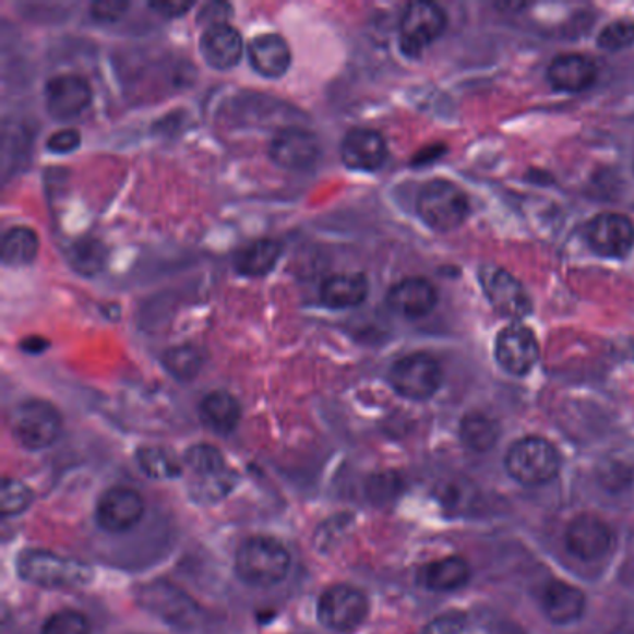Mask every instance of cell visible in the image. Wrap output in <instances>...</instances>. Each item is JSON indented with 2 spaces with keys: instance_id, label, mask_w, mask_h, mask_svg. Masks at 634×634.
Here are the masks:
<instances>
[{
  "instance_id": "6da1fadb",
  "label": "cell",
  "mask_w": 634,
  "mask_h": 634,
  "mask_svg": "<svg viewBox=\"0 0 634 634\" xmlns=\"http://www.w3.org/2000/svg\"><path fill=\"white\" fill-rule=\"evenodd\" d=\"M17 573L26 583L49 590L81 588L94 578V570L88 564L45 549L23 551L17 559Z\"/></svg>"
},
{
  "instance_id": "7a4b0ae2",
  "label": "cell",
  "mask_w": 634,
  "mask_h": 634,
  "mask_svg": "<svg viewBox=\"0 0 634 634\" xmlns=\"http://www.w3.org/2000/svg\"><path fill=\"white\" fill-rule=\"evenodd\" d=\"M235 570L246 584L271 588L283 583L290 570V554L268 536H253L239 547Z\"/></svg>"
},
{
  "instance_id": "3957f363",
  "label": "cell",
  "mask_w": 634,
  "mask_h": 634,
  "mask_svg": "<svg viewBox=\"0 0 634 634\" xmlns=\"http://www.w3.org/2000/svg\"><path fill=\"white\" fill-rule=\"evenodd\" d=\"M417 214L433 231H454L469 216V198L458 184L432 179L417 195Z\"/></svg>"
},
{
  "instance_id": "277c9868",
  "label": "cell",
  "mask_w": 634,
  "mask_h": 634,
  "mask_svg": "<svg viewBox=\"0 0 634 634\" xmlns=\"http://www.w3.org/2000/svg\"><path fill=\"white\" fill-rule=\"evenodd\" d=\"M506 471L510 477L525 486H540L553 480L560 471V456L543 438H523L510 446L506 454Z\"/></svg>"
},
{
  "instance_id": "5b68a950",
  "label": "cell",
  "mask_w": 634,
  "mask_h": 634,
  "mask_svg": "<svg viewBox=\"0 0 634 634\" xmlns=\"http://www.w3.org/2000/svg\"><path fill=\"white\" fill-rule=\"evenodd\" d=\"M12 432L21 445L31 451H41L55 445L62 433V415L47 400L28 398L12 411Z\"/></svg>"
},
{
  "instance_id": "8992f818",
  "label": "cell",
  "mask_w": 634,
  "mask_h": 634,
  "mask_svg": "<svg viewBox=\"0 0 634 634\" xmlns=\"http://www.w3.org/2000/svg\"><path fill=\"white\" fill-rule=\"evenodd\" d=\"M446 13L440 4L417 0L404 8L398 25V44L400 51L408 58L421 57L424 49L440 39L445 32Z\"/></svg>"
},
{
  "instance_id": "52a82bcc",
  "label": "cell",
  "mask_w": 634,
  "mask_h": 634,
  "mask_svg": "<svg viewBox=\"0 0 634 634\" xmlns=\"http://www.w3.org/2000/svg\"><path fill=\"white\" fill-rule=\"evenodd\" d=\"M443 371L430 354L415 352L398 359L390 371L391 387L398 395L422 403L440 391Z\"/></svg>"
},
{
  "instance_id": "ba28073f",
  "label": "cell",
  "mask_w": 634,
  "mask_h": 634,
  "mask_svg": "<svg viewBox=\"0 0 634 634\" xmlns=\"http://www.w3.org/2000/svg\"><path fill=\"white\" fill-rule=\"evenodd\" d=\"M483 295L491 308L503 319L522 321L533 313V300L523 283L503 266L486 264L478 272Z\"/></svg>"
},
{
  "instance_id": "9c48e42d",
  "label": "cell",
  "mask_w": 634,
  "mask_h": 634,
  "mask_svg": "<svg viewBox=\"0 0 634 634\" xmlns=\"http://www.w3.org/2000/svg\"><path fill=\"white\" fill-rule=\"evenodd\" d=\"M316 614L324 627L335 633H352L369 615V599L358 588L339 584L322 594Z\"/></svg>"
},
{
  "instance_id": "30bf717a",
  "label": "cell",
  "mask_w": 634,
  "mask_h": 634,
  "mask_svg": "<svg viewBox=\"0 0 634 634\" xmlns=\"http://www.w3.org/2000/svg\"><path fill=\"white\" fill-rule=\"evenodd\" d=\"M139 603L147 612L158 615L163 622L170 623L174 627H192L200 614L194 599H190L184 591L166 581L142 586V590L139 591Z\"/></svg>"
},
{
  "instance_id": "8fae6325",
  "label": "cell",
  "mask_w": 634,
  "mask_h": 634,
  "mask_svg": "<svg viewBox=\"0 0 634 634\" xmlns=\"http://www.w3.org/2000/svg\"><path fill=\"white\" fill-rule=\"evenodd\" d=\"M322 145L319 136L303 127H283L274 134L268 147L272 163L285 170H311L321 158Z\"/></svg>"
},
{
  "instance_id": "7c38bea8",
  "label": "cell",
  "mask_w": 634,
  "mask_h": 634,
  "mask_svg": "<svg viewBox=\"0 0 634 634\" xmlns=\"http://www.w3.org/2000/svg\"><path fill=\"white\" fill-rule=\"evenodd\" d=\"M497 363L514 376H525L540 359V343L536 333L522 322L503 327L495 339Z\"/></svg>"
},
{
  "instance_id": "4fadbf2b",
  "label": "cell",
  "mask_w": 634,
  "mask_h": 634,
  "mask_svg": "<svg viewBox=\"0 0 634 634\" xmlns=\"http://www.w3.org/2000/svg\"><path fill=\"white\" fill-rule=\"evenodd\" d=\"M586 239L591 250L603 258H625L634 248V224L620 213H601L588 222Z\"/></svg>"
},
{
  "instance_id": "5bb4252c",
  "label": "cell",
  "mask_w": 634,
  "mask_h": 634,
  "mask_svg": "<svg viewBox=\"0 0 634 634\" xmlns=\"http://www.w3.org/2000/svg\"><path fill=\"white\" fill-rule=\"evenodd\" d=\"M92 103V86L82 75L65 73L45 84V107L51 118L70 121L81 116Z\"/></svg>"
},
{
  "instance_id": "9a60e30c",
  "label": "cell",
  "mask_w": 634,
  "mask_h": 634,
  "mask_svg": "<svg viewBox=\"0 0 634 634\" xmlns=\"http://www.w3.org/2000/svg\"><path fill=\"white\" fill-rule=\"evenodd\" d=\"M144 512V499L139 491L113 486L103 493L101 501L97 504V523L107 533H127L139 525Z\"/></svg>"
},
{
  "instance_id": "2e32d148",
  "label": "cell",
  "mask_w": 634,
  "mask_h": 634,
  "mask_svg": "<svg viewBox=\"0 0 634 634\" xmlns=\"http://www.w3.org/2000/svg\"><path fill=\"white\" fill-rule=\"evenodd\" d=\"M565 546L578 560L591 562L603 559L612 546L609 525L594 514H581L565 530Z\"/></svg>"
},
{
  "instance_id": "e0dca14e",
  "label": "cell",
  "mask_w": 634,
  "mask_h": 634,
  "mask_svg": "<svg viewBox=\"0 0 634 634\" xmlns=\"http://www.w3.org/2000/svg\"><path fill=\"white\" fill-rule=\"evenodd\" d=\"M387 158V144L380 132L367 127H354L340 142V160L358 171L382 168Z\"/></svg>"
},
{
  "instance_id": "ac0fdd59",
  "label": "cell",
  "mask_w": 634,
  "mask_h": 634,
  "mask_svg": "<svg viewBox=\"0 0 634 634\" xmlns=\"http://www.w3.org/2000/svg\"><path fill=\"white\" fill-rule=\"evenodd\" d=\"M438 300V289L424 277H406L403 282L395 283L385 296L391 311L411 321L432 313Z\"/></svg>"
},
{
  "instance_id": "d6986e66",
  "label": "cell",
  "mask_w": 634,
  "mask_h": 634,
  "mask_svg": "<svg viewBox=\"0 0 634 634\" xmlns=\"http://www.w3.org/2000/svg\"><path fill=\"white\" fill-rule=\"evenodd\" d=\"M200 51H202L203 60L214 70H231L242 58L244 41L235 26L229 23H218L203 31L200 38Z\"/></svg>"
},
{
  "instance_id": "ffe728a7",
  "label": "cell",
  "mask_w": 634,
  "mask_h": 634,
  "mask_svg": "<svg viewBox=\"0 0 634 634\" xmlns=\"http://www.w3.org/2000/svg\"><path fill=\"white\" fill-rule=\"evenodd\" d=\"M547 81L557 92L578 94L596 84L597 65L577 52L560 55L547 68Z\"/></svg>"
},
{
  "instance_id": "44dd1931",
  "label": "cell",
  "mask_w": 634,
  "mask_h": 634,
  "mask_svg": "<svg viewBox=\"0 0 634 634\" xmlns=\"http://www.w3.org/2000/svg\"><path fill=\"white\" fill-rule=\"evenodd\" d=\"M250 63L259 75L266 79H279L289 71L292 55L287 39L279 34H259L248 45Z\"/></svg>"
},
{
  "instance_id": "7402d4cb",
  "label": "cell",
  "mask_w": 634,
  "mask_h": 634,
  "mask_svg": "<svg viewBox=\"0 0 634 634\" xmlns=\"http://www.w3.org/2000/svg\"><path fill=\"white\" fill-rule=\"evenodd\" d=\"M541 609L547 618L559 625L577 622L586 609L583 590L562 581H551L541 594Z\"/></svg>"
},
{
  "instance_id": "603a6c76",
  "label": "cell",
  "mask_w": 634,
  "mask_h": 634,
  "mask_svg": "<svg viewBox=\"0 0 634 634\" xmlns=\"http://www.w3.org/2000/svg\"><path fill=\"white\" fill-rule=\"evenodd\" d=\"M369 296V279L363 272H340L321 285V300L330 309L358 308Z\"/></svg>"
},
{
  "instance_id": "cb8c5ba5",
  "label": "cell",
  "mask_w": 634,
  "mask_h": 634,
  "mask_svg": "<svg viewBox=\"0 0 634 634\" xmlns=\"http://www.w3.org/2000/svg\"><path fill=\"white\" fill-rule=\"evenodd\" d=\"M469 578H471V570L459 557L435 560L432 564L424 565L419 573L422 586L432 591L459 590L469 583Z\"/></svg>"
},
{
  "instance_id": "d4e9b609",
  "label": "cell",
  "mask_w": 634,
  "mask_h": 634,
  "mask_svg": "<svg viewBox=\"0 0 634 634\" xmlns=\"http://www.w3.org/2000/svg\"><path fill=\"white\" fill-rule=\"evenodd\" d=\"M240 415L239 400L227 391H213L200 404L203 424L216 433H231L239 427Z\"/></svg>"
},
{
  "instance_id": "484cf974",
  "label": "cell",
  "mask_w": 634,
  "mask_h": 634,
  "mask_svg": "<svg viewBox=\"0 0 634 634\" xmlns=\"http://www.w3.org/2000/svg\"><path fill=\"white\" fill-rule=\"evenodd\" d=\"M282 258V242L274 239L253 240L235 255V268L242 276L259 277L268 274Z\"/></svg>"
},
{
  "instance_id": "4316f807",
  "label": "cell",
  "mask_w": 634,
  "mask_h": 634,
  "mask_svg": "<svg viewBox=\"0 0 634 634\" xmlns=\"http://www.w3.org/2000/svg\"><path fill=\"white\" fill-rule=\"evenodd\" d=\"M38 232L26 226L8 229L2 237V264L8 268H23L38 258Z\"/></svg>"
},
{
  "instance_id": "83f0119b",
  "label": "cell",
  "mask_w": 634,
  "mask_h": 634,
  "mask_svg": "<svg viewBox=\"0 0 634 634\" xmlns=\"http://www.w3.org/2000/svg\"><path fill=\"white\" fill-rule=\"evenodd\" d=\"M459 438L465 448H469L472 453H488L499 440V424L488 415L472 411L462 419Z\"/></svg>"
},
{
  "instance_id": "f1b7e54d",
  "label": "cell",
  "mask_w": 634,
  "mask_h": 634,
  "mask_svg": "<svg viewBox=\"0 0 634 634\" xmlns=\"http://www.w3.org/2000/svg\"><path fill=\"white\" fill-rule=\"evenodd\" d=\"M136 462L145 477L155 480H174L181 477L182 465L176 454L164 446H142L136 453Z\"/></svg>"
},
{
  "instance_id": "f546056e",
  "label": "cell",
  "mask_w": 634,
  "mask_h": 634,
  "mask_svg": "<svg viewBox=\"0 0 634 634\" xmlns=\"http://www.w3.org/2000/svg\"><path fill=\"white\" fill-rule=\"evenodd\" d=\"M203 363H205V356H203L202 350H198L192 345L174 346L163 354V364L166 367V371L181 382L194 380L202 371Z\"/></svg>"
},
{
  "instance_id": "4dcf8cb0",
  "label": "cell",
  "mask_w": 634,
  "mask_h": 634,
  "mask_svg": "<svg viewBox=\"0 0 634 634\" xmlns=\"http://www.w3.org/2000/svg\"><path fill=\"white\" fill-rule=\"evenodd\" d=\"M68 259H70L73 271L79 272L82 276H95L105 266L107 250H105L101 240L82 239L71 246Z\"/></svg>"
},
{
  "instance_id": "1f68e13d",
  "label": "cell",
  "mask_w": 634,
  "mask_h": 634,
  "mask_svg": "<svg viewBox=\"0 0 634 634\" xmlns=\"http://www.w3.org/2000/svg\"><path fill=\"white\" fill-rule=\"evenodd\" d=\"M184 464L198 478L214 477L226 471V458L216 446L200 443L184 453Z\"/></svg>"
},
{
  "instance_id": "d6a6232c",
  "label": "cell",
  "mask_w": 634,
  "mask_h": 634,
  "mask_svg": "<svg viewBox=\"0 0 634 634\" xmlns=\"http://www.w3.org/2000/svg\"><path fill=\"white\" fill-rule=\"evenodd\" d=\"M597 45L609 52L623 51L634 45V21H612L597 36Z\"/></svg>"
},
{
  "instance_id": "836d02e7",
  "label": "cell",
  "mask_w": 634,
  "mask_h": 634,
  "mask_svg": "<svg viewBox=\"0 0 634 634\" xmlns=\"http://www.w3.org/2000/svg\"><path fill=\"white\" fill-rule=\"evenodd\" d=\"M32 503V491L26 488L25 483L13 478L2 480V490H0V512L10 517V515H20L25 512Z\"/></svg>"
},
{
  "instance_id": "e575fe53",
  "label": "cell",
  "mask_w": 634,
  "mask_h": 634,
  "mask_svg": "<svg viewBox=\"0 0 634 634\" xmlns=\"http://www.w3.org/2000/svg\"><path fill=\"white\" fill-rule=\"evenodd\" d=\"M41 634H89V622L79 610H60L44 623Z\"/></svg>"
},
{
  "instance_id": "d590c367",
  "label": "cell",
  "mask_w": 634,
  "mask_h": 634,
  "mask_svg": "<svg viewBox=\"0 0 634 634\" xmlns=\"http://www.w3.org/2000/svg\"><path fill=\"white\" fill-rule=\"evenodd\" d=\"M237 482H239V475L231 469H226L214 477L198 478L195 497L203 501H220L227 493H231Z\"/></svg>"
},
{
  "instance_id": "8d00e7d4",
  "label": "cell",
  "mask_w": 634,
  "mask_h": 634,
  "mask_svg": "<svg viewBox=\"0 0 634 634\" xmlns=\"http://www.w3.org/2000/svg\"><path fill=\"white\" fill-rule=\"evenodd\" d=\"M441 503L453 512H467L477 503V488L469 480H454L443 486Z\"/></svg>"
},
{
  "instance_id": "74e56055",
  "label": "cell",
  "mask_w": 634,
  "mask_h": 634,
  "mask_svg": "<svg viewBox=\"0 0 634 634\" xmlns=\"http://www.w3.org/2000/svg\"><path fill=\"white\" fill-rule=\"evenodd\" d=\"M129 7L131 4L125 0H97L89 7V13L97 23H116L125 15Z\"/></svg>"
},
{
  "instance_id": "f35d334b",
  "label": "cell",
  "mask_w": 634,
  "mask_h": 634,
  "mask_svg": "<svg viewBox=\"0 0 634 634\" xmlns=\"http://www.w3.org/2000/svg\"><path fill=\"white\" fill-rule=\"evenodd\" d=\"M465 618L462 614L438 615L419 634H464Z\"/></svg>"
},
{
  "instance_id": "ab89813d",
  "label": "cell",
  "mask_w": 634,
  "mask_h": 634,
  "mask_svg": "<svg viewBox=\"0 0 634 634\" xmlns=\"http://www.w3.org/2000/svg\"><path fill=\"white\" fill-rule=\"evenodd\" d=\"M79 145H81V132L76 129H62V131L52 132L47 139V149L51 153L75 152Z\"/></svg>"
},
{
  "instance_id": "60d3db41",
  "label": "cell",
  "mask_w": 634,
  "mask_h": 634,
  "mask_svg": "<svg viewBox=\"0 0 634 634\" xmlns=\"http://www.w3.org/2000/svg\"><path fill=\"white\" fill-rule=\"evenodd\" d=\"M149 8L164 15V17H181V15L189 12L192 4L190 2H170V0H166V2H152Z\"/></svg>"
},
{
  "instance_id": "b9f144b4",
  "label": "cell",
  "mask_w": 634,
  "mask_h": 634,
  "mask_svg": "<svg viewBox=\"0 0 634 634\" xmlns=\"http://www.w3.org/2000/svg\"><path fill=\"white\" fill-rule=\"evenodd\" d=\"M47 346H49V343H47V339H44V337H28V339L21 343V348H23L26 354L44 352Z\"/></svg>"
}]
</instances>
